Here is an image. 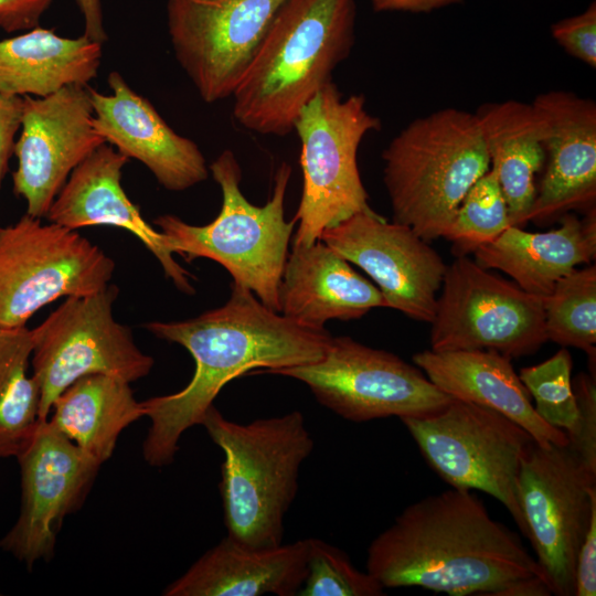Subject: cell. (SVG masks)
<instances>
[{"instance_id": "obj_26", "label": "cell", "mask_w": 596, "mask_h": 596, "mask_svg": "<svg viewBox=\"0 0 596 596\" xmlns=\"http://www.w3.org/2000/svg\"><path fill=\"white\" fill-rule=\"evenodd\" d=\"M103 44L65 38L40 25L0 40V95L45 97L96 77Z\"/></svg>"}, {"instance_id": "obj_36", "label": "cell", "mask_w": 596, "mask_h": 596, "mask_svg": "<svg viewBox=\"0 0 596 596\" xmlns=\"http://www.w3.org/2000/svg\"><path fill=\"white\" fill-rule=\"evenodd\" d=\"M596 594V510L578 550L575 568L574 596H595Z\"/></svg>"}, {"instance_id": "obj_31", "label": "cell", "mask_w": 596, "mask_h": 596, "mask_svg": "<svg viewBox=\"0 0 596 596\" xmlns=\"http://www.w3.org/2000/svg\"><path fill=\"white\" fill-rule=\"evenodd\" d=\"M572 368L571 353L562 348L545 361L522 368L519 373L521 382L534 400L538 415L549 425L564 430L567 436L575 432L578 418Z\"/></svg>"}, {"instance_id": "obj_16", "label": "cell", "mask_w": 596, "mask_h": 596, "mask_svg": "<svg viewBox=\"0 0 596 596\" xmlns=\"http://www.w3.org/2000/svg\"><path fill=\"white\" fill-rule=\"evenodd\" d=\"M87 85H70L45 97H22L20 135L13 155V192L26 214L45 217L72 171L106 143L93 126Z\"/></svg>"}, {"instance_id": "obj_12", "label": "cell", "mask_w": 596, "mask_h": 596, "mask_svg": "<svg viewBox=\"0 0 596 596\" xmlns=\"http://www.w3.org/2000/svg\"><path fill=\"white\" fill-rule=\"evenodd\" d=\"M269 374L305 383L322 406L355 423L391 416H426L454 398L416 365L350 337H332L317 362Z\"/></svg>"}, {"instance_id": "obj_18", "label": "cell", "mask_w": 596, "mask_h": 596, "mask_svg": "<svg viewBox=\"0 0 596 596\" xmlns=\"http://www.w3.org/2000/svg\"><path fill=\"white\" fill-rule=\"evenodd\" d=\"M107 83L110 94L89 87L93 126L106 143L140 161L169 191H184L207 179L205 158L194 141L177 134L120 73L110 72Z\"/></svg>"}, {"instance_id": "obj_29", "label": "cell", "mask_w": 596, "mask_h": 596, "mask_svg": "<svg viewBox=\"0 0 596 596\" xmlns=\"http://www.w3.org/2000/svg\"><path fill=\"white\" fill-rule=\"evenodd\" d=\"M546 339L596 358V266L574 269L543 298Z\"/></svg>"}, {"instance_id": "obj_15", "label": "cell", "mask_w": 596, "mask_h": 596, "mask_svg": "<svg viewBox=\"0 0 596 596\" xmlns=\"http://www.w3.org/2000/svg\"><path fill=\"white\" fill-rule=\"evenodd\" d=\"M21 504L13 526L0 549L32 570L55 553L64 519L78 511L102 465L84 454L50 422L40 421L17 456Z\"/></svg>"}, {"instance_id": "obj_22", "label": "cell", "mask_w": 596, "mask_h": 596, "mask_svg": "<svg viewBox=\"0 0 596 596\" xmlns=\"http://www.w3.org/2000/svg\"><path fill=\"white\" fill-rule=\"evenodd\" d=\"M278 300L283 316L311 328H324L331 319H359L373 308L386 307L380 289L321 241L291 247Z\"/></svg>"}, {"instance_id": "obj_32", "label": "cell", "mask_w": 596, "mask_h": 596, "mask_svg": "<svg viewBox=\"0 0 596 596\" xmlns=\"http://www.w3.org/2000/svg\"><path fill=\"white\" fill-rule=\"evenodd\" d=\"M307 575L299 596H380L384 587L361 572L348 554L316 538L307 539Z\"/></svg>"}, {"instance_id": "obj_8", "label": "cell", "mask_w": 596, "mask_h": 596, "mask_svg": "<svg viewBox=\"0 0 596 596\" xmlns=\"http://www.w3.org/2000/svg\"><path fill=\"white\" fill-rule=\"evenodd\" d=\"M400 419L441 480L496 498L525 536L517 480L536 441L524 428L492 408L457 398L434 414Z\"/></svg>"}, {"instance_id": "obj_25", "label": "cell", "mask_w": 596, "mask_h": 596, "mask_svg": "<svg viewBox=\"0 0 596 596\" xmlns=\"http://www.w3.org/2000/svg\"><path fill=\"white\" fill-rule=\"evenodd\" d=\"M475 114L511 226L522 227L538 191L534 177L545 163L544 120L532 103L513 99L486 103Z\"/></svg>"}, {"instance_id": "obj_21", "label": "cell", "mask_w": 596, "mask_h": 596, "mask_svg": "<svg viewBox=\"0 0 596 596\" xmlns=\"http://www.w3.org/2000/svg\"><path fill=\"white\" fill-rule=\"evenodd\" d=\"M307 539L252 547L226 535L170 583L162 595H298L307 575Z\"/></svg>"}, {"instance_id": "obj_2", "label": "cell", "mask_w": 596, "mask_h": 596, "mask_svg": "<svg viewBox=\"0 0 596 596\" xmlns=\"http://www.w3.org/2000/svg\"><path fill=\"white\" fill-rule=\"evenodd\" d=\"M366 572L384 588L450 596H502L518 581L545 579L521 538L457 488L407 505L369 545Z\"/></svg>"}, {"instance_id": "obj_20", "label": "cell", "mask_w": 596, "mask_h": 596, "mask_svg": "<svg viewBox=\"0 0 596 596\" xmlns=\"http://www.w3.org/2000/svg\"><path fill=\"white\" fill-rule=\"evenodd\" d=\"M544 120L546 169L528 221L592 207L596 196V104L551 91L532 102Z\"/></svg>"}, {"instance_id": "obj_33", "label": "cell", "mask_w": 596, "mask_h": 596, "mask_svg": "<svg viewBox=\"0 0 596 596\" xmlns=\"http://www.w3.org/2000/svg\"><path fill=\"white\" fill-rule=\"evenodd\" d=\"M578 418L568 446L583 462L596 471V383L595 374L579 373L573 381Z\"/></svg>"}, {"instance_id": "obj_5", "label": "cell", "mask_w": 596, "mask_h": 596, "mask_svg": "<svg viewBox=\"0 0 596 596\" xmlns=\"http://www.w3.org/2000/svg\"><path fill=\"white\" fill-rule=\"evenodd\" d=\"M382 159L393 222L426 242L443 237L465 194L490 169L476 114L457 108L414 119Z\"/></svg>"}, {"instance_id": "obj_3", "label": "cell", "mask_w": 596, "mask_h": 596, "mask_svg": "<svg viewBox=\"0 0 596 596\" xmlns=\"http://www.w3.org/2000/svg\"><path fill=\"white\" fill-rule=\"evenodd\" d=\"M355 0H286L232 97L245 129L285 136L354 43Z\"/></svg>"}, {"instance_id": "obj_24", "label": "cell", "mask_w": 596, "mask_h": 596, "mask_svg": "<svg viewBox=\"0 0 596 596\" xmlns=\"http://www.w3.org/2000/svg\"><path fill=\"white\" fill-rule=\"evenodd\" d=\"M473 254L481 267L502 270L524 291L544 298L576 266L595 258V209L584 219L563 214L560 227L547 232L509 226Z\"/></svg>"}, {"instance_id": "obj_27", "label": "cell", "mask_w": 596, "mask_h": 596, "mask_svg": "<svg viewBox=\"0 0 596 596\" xmlns=\"http://www.w3.org/2000/svg\"><path fill=\"white\" fill-rule=\"evenodd\" d=\"M51 413L49 422L99 465L113 456L121 432L143 416L130 383L108 374L73 382L53 402Z\"/></svg>"}, {"instance_id": "obj_13", "label": "cell", "mask_w": 596, "mask_h": 596, "mask_svg": "<svg viewBox=\"0 0 596 596\" xmlns=\"http://www.w3.org/2000/svg\"><path fill=\"white\" fill-rule=\"evenodd\" d=\"M430 322V350H493L510 359L547 341L543 298L531 295L466 255L447 266Z\"/></svg>"}, {"instance_id": "obj_28", "label": "cell", "mask_w": 596, "mask_h": 596, "mask_svg": "<svg viewBox=\"0 0 596 596\" xmlns=\"http://www.w3.org/2000/svg\"><path fill=\"white\" fill-rule=\"evenodd\" d=\"M31 353V329L0 327V459L17 458L40 422V390L28 372Z\"/></svg>"}, {"instance_id": "obj_39", "label": "cell", "mask_w": 596, "mask_h": 596, "mask_svg": "<svg viewBox=\"0 0 596 596\" xmlns=\"http://www.w3.org/2000/svg\"><path fill=\"white\" fill-rule=\"evenodd\" d=\"M83 20L84 35L103 44L107 40L100 0H75Z\"/></svg>"}, {"instance_id": "obj_19", "label": "cell", "mask_w": 596, "mask_h": 596, "mask_svg": "<svg viewBox=\"0 0 596 596\" xmlns=\"http://www.w3.org/2000/svg\"><path fill=\"white\" fill-rule=\"evenodd\" d=\"M128 161L108 143L98 147L72 171L45 217L74 231L102 225L130 232L158 259L174 286L192 295L191 273L177 263L164 235L142 217L121 185Z\"/></svg>"}, {"instance_id": "obj_38", "label": "cell", "mask_w": 596, "mask_h": 596, "mask_svg": "<svg viewBox=\"0 0 596 596\" xmlns=\"http://www.w3.org/2000/svg\"><path fill=\"white\" fill-rule=\"evenodd\" d=\"M376 12L403 11L412 13H427L453 4L461 3L462 0H370Z\"/></svg>"}, {"instance_id": "obj_34", "label": "cell", "mask_w": 596, "mask_h": 596, "mask_svg": "<svg viewBox=\"0 0 596 596\" xmlns=\"http://www.w3.org/2000/svg\"><path fill=\"white\" fill-rule=\"evenodd\" d=\"M551 33L570 55L595 68L596 4L594 1L579 14L553 23Z\"/></svg>"}, {"instance_id": "obj_7", "label": "cell", "mask_w": 596, "mask_h": 596, "mask_svg": "<svg viewBox=\"0 0 596 596\" xmlns=\"http://www.w3.org/2000/svg\"><path fill=\"white\" fill-rule=\"evenodd\" d=\"M379 129L364 96L342 98L332 81L300 109L294 130L301 143L304 185L292 246L311 245L326 228L371 209L356 155L364 136Z\"/></svg>"}, {"instance_id": "obj_23", "label": "cell", "mask_w": 596, "mask_h": 596, "mask_svg": "<svg viewBox=\"0 0 596 596\" xmlns=\"http://www.w3.org/2000/svg\"><path fill=\"white\" fill-rule=\"evenodd\" d=\"M413 362L447 395L503 414L540 446L568 445L564 430L538 415L510 358L493 350H424L413 355Z\"/></svg>"}, {"instance_id": "obj_35", "label": "cell", "mask_w": 596, "mask_h": 596, "mask_svg": "<svg viewBox=\"0 0 596 596\" xmlns=\"http://www.w3.org/2000/svg\"><path fill=\"white\" fill-rule=\"evenodd\" d=\"M53 0H0V28L8 33L28 31L40 20Z\"/></svg>"}, {"instance_id": "obj_1", "label": "cell", "mask_w": 596, "mask_h": 596, "mask_svg": "<svg viewBox=\"0 0 596 596\" xmlns=\"http://www.w3.org/2000/svg\"><path fill=\"white\" fill-rule=\"evenodd\" d=\"M155 337L182 345L195 371L185 387L141 402L150 427L142 456L151 467L170 465L183 433L201 425L221 390L256 369L258 373L310 364L326 353L332 336L266 307L248 288L234 283L221 307L182 321H150L142 326Z\"/></svg>"}, {"instance_id": "obj_11", "label": "cell", "mask_w": 596, "mask_h": 596, "mask_svg": "<svg viewBox=\"0 0 596 596\" xmlns=\"http://www.w3.org/2000/svg\"><path fill=\"white\" fill-rule=\"evenodd\" d=\"M517 498L552 594L574 596L577 553L596 510V471L568 445L535 443L521 461Z\"/></svg>"}, {"instance_id": "obj_10", "label": "cell", "mask_w": 596, "mask_h": 596, "mask_svg": "<svg viewBox=\"0 0 596 596\" xmlns=\"http://www.w3.org/2000/svg\"><path fill=\"white\" fill-rule=\"evenodd\" d=\"M114 270V260L77 231L25 213L0 226V327H24L60 298L97 292Z\"/></svg>"}, {"instance_id": "obj_17", "label": "cell", "mask_w": 596, "mask_h": 596, "mask_svg": "<svg viewBox=\"0 0 596 596\" xmlns=\"http://www.w3.org/2000/svg\"><path fill=\"white\" fill-rule=\"evenodd\" d=\"M320 241L364 270L386 307L432 322L447 265L411 227L369 209L326 228Z\"/></svg>"}, {"instance_id": "obj_6", "label": "cell", "mask_w": 596, "mask_h": 596, "mask_svg": "<svg viewBox=\"0 0 596 596\" xmlns=\"http://www.w3.org/2000/svg\"><path fill=\"white\" fill-rule=\"evenodd\" d=\"M222 191L219 215L209 224L192 225L172 214L156 217L173 254L185 262L209 258L222 265L233 281L248 288L266 307L279 312L278 288L297 221L285 220V195L291 167L281 163L266 204H252L242 193V170L226 149L210 164Z\"/></svg>"}, {"instance_id": "obj_14", "label": "cell", "mask_w": 596, "mask_h": 596, "mask_svg": "<svg viewBox=\"0 0 596 596\" xmlns=\"http://www.w3.org/2000/svg\"><path fill=\"white\" fill-rule=\"evenodd\" d=\"M286 0H168L180 66L209 104L232 97Z\"/></svg>"}, {"instance_id": "obj_9", "label": "cell", "mask_w": 596, "mask_h": 596, "mask_svg": "<svg viewBox=\"0 0 596 596\" xmlns=\"http://www.w3.org/2000/svg\"><path fill=\"white\" fill-rule=\"evenodd\" d=\"M118 294L109 284L91 295L67 297L31 329L30 365L40 390V421L49 418L56 397L82 376L108 374L132 383L150 373L153 358L114 317Z\"/></svg>"}, {"instance_id": "obj_4", "label": "cell", "mask_w": 596, "mask_h": 596, "mask_svg": "<svg viewBox=\"0 0 596 596\" xmlns=\"http://www.w3.org/2000/svg\"><path fill=\"white\" fill-rule=\"evenodd\" d=\"M201 425L224 454L219 488L227 536L252 547L281 544L301 465L315 447L302 413L243 424L213 404Z\"/></svg>"}, {"instance_id": "obj_37", "label": "cell", "mask_w": 596, "mask_h": 596, "mask_svg": "<svg viewBox=\"0 0 596 596\" xmlns=\"http://www.w3.org/2000/svg\"><path fill=\"white\" fill-rule=\"evenodd\" d=\"M21 115L22 97L0 95V185L13 155Z\"/></svg>"}, {"instance_id": "obj_30", "label": "cell", "mask_w": 596, "mask_h": 596, "mask_svg": "<svg viewBox=\"0 0 596 596\" xmlns=\"http://www.w3.org/2000/svg\"><path fill=\"white\" fill-rule=\"evenodd\" d=\"M511 226L507 202L494 172L489 169L468 190L443 237L457 256L473 253Z\"/></svg>"}]
</instances>
